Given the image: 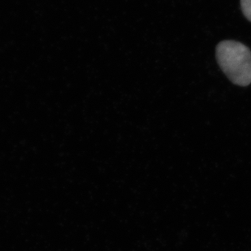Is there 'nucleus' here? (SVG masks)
I'll use <instances>...</instances> for the list:
<instances>
[{
	"mask_svg": "<svg viewBox=\"0 0 251 251\" xmlns=\"http://www.w3.org/2000/svg\"><path fill=\"white\" fill-rule=\"evenodd\" d=\"M216 60L225 76L239 86L251 84V50L243 43L222 41L216 49Z\"/></svg>",
	"mask_w": 251,
	"mask_h": 251,
	"instance_id": "obj_1",
	"label": "nucleus"
},
{
	"mask_svg": "<svg viewBox=\"0 0 251 251\" xmlns=\"http://www.w3.org/2000/svg\"><path fill=\"white\" fill-rule=\"evenodd\" d=\"M241 8L245 17L251 22V0H241Z\"/></svg>",
	"mask_w": 251,
	"mask_h": 251,
	"instance_id": "obj_2",
	"label": "nucleus"
}]
</instances>
